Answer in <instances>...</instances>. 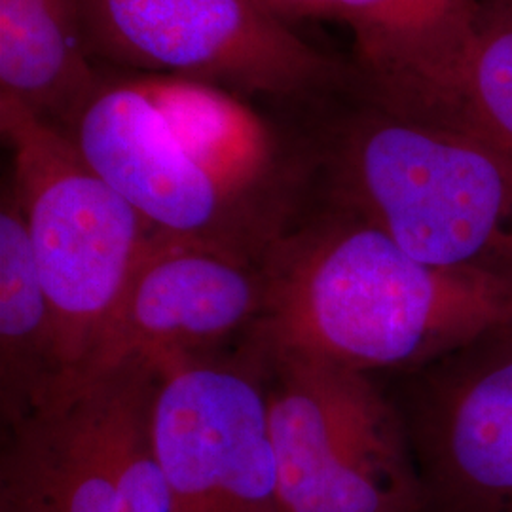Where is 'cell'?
<instances>
[{
	"label": "cell",
	"mask_w": 512,
	"mask_h": 512,
	"mask_svg": "<svg viewBox=\"0 0 512 512\" xmlns=\"http://www.w3.org/2000/svg\"><path fill=\"white\" fill-rule=\"evenodd\" d=\"M262 355L368 376L412 374L512 323V291L406 253L348 207L308 192L262 256Z\"/></svg>",
	"instance_id": "1"
},
{
	"label": "cell",
	"mask_w": 512,
	"mask_h": 512,
	"mask_svg": "<svg viewBox=\"0 0 512 512\" xmlns=\"http://www.w3.org/2000/svg\"><path fill=\"white\" fill-rule=\"evenodd\" d=\"M310 192L406 253L512 291V154L439 112L395 109L355 82L294 112Z\"/></svg>",
	"instance_id": "2"
},
{
	"label": "cell",
	"mask_w": 512,
	"mask_h": 512,
	"mask_svg": "<svg viewBox=\"0 0 512 512\" xmlns=\"http://www.w3.org/2000/svg\"><path fill=\"white\" fill-rule=\"evenodd\" d=\"M0 129L71 380L92 361L154 228L84 162L63 129L6 95Z\"/></svg>",
	"instance_id": "3"
},
{
	"label": "cell",
	"mask_w": 512,
	"mask_h": 512,
	"mask_svg": "<svg viewBox=\"0 0 512 512\" xmlns=\"http://www.w3.org/2000/svg\"><path fill=\"white\" fill-rule=\"evenodd\" d=\"M160 365L76 376L2 429L0 512H173L152 444Z\"/></svg>",
	"instance_id": "4"
},
{
	"label": "cell",
	"mask_w": 512,
	"mask_h": 512,
	"mask_svg": "<svg viewBox=\"0 0 512 512\" xmlns=\"http://www.w3.org/2000/svg\"><path fill=\"white\" fill-rule=\"evenodd\" d=\"M93 61L266 99L287 112L355 82L266 0H82Z\"/></svg>",
	"instance_id": "5"
},
{
	"label": "cell",
	"mask_w": 512,
	"mask_h": 512,
	"mask_svg": "<svg viewBox=\"0 0 512 512\" xmlns=\"http://www.w3.org/2000/svg\"><path fill=\"white\" fill-rule=\"evenodd\" d=\"M264 357L283 512H427L403 414L374 376Z\"/></svg>",
	"instance_id": "6"
},
{
	"label": "cell",
	"mask_w": 512,
	"mask_h": 512,
	"mask_svg": "<svg viewBox=\"0 0 512 512\" xmlns=\"http://www.w3.org/2000/svg\"><path fill=\"white\" fill-rule=\"evenodd\" d=\"M63 131L154 230L258 260L281 230L279 220L203 162L145 78H103Z\"/></svg>",
	"instance_id": "7"
},
{
	"label": "cell",
	"mask_w": 512,
	"mask_h": 512,
	"mask_svg": "<svg viewBox=\"0 0 512 512\" xmlns=\"http://www.w3.org/2000/svg\"><path fill=\"white\" fill-rule=\"evenodd\" d=\"M158 365L152 444L173 512H283L268 382L209 355Z\"/></svg>",
	"instance_id": "8"
},
{
	"label": "cell",
	"mask_w": 512,
	"mask_h": 512,
	"mask_svg": "<svg viewBox=\"0 0 512 512\" xmlns=\"http://www.w3.org/2000/svg\"><path fill=\"white\" fill-rule=\"evenodd\" d=\"M427 512H512V323L404 376Z\"/></svg>",
	"instance_id": "9"
},
{
	"label": "cell",
	"mask_w": 512,
	"mask_h": 512,
	"mask_svg": "<svg viewBox=\"0 0 512 512\" xmlns=\"http://www.w3.org/2000/svg\"><path fill=\"white\" fill-rule=\"evenodd\" d=\"M264 302L262 260L152 230L92 361L78 376L135 357L209 355L228 336L255 329Z\"/></svg>",
	"instance_id": "10"
},
{
	"label": "cell",
	"mask_w": 512,
	"mask_h": 512,
	"mask_svg": "<svg viewBox=\"0 0 512 512\" xmlns=\"http://www.w3.org/2000/svg\"><path fill=\"white\" fill-rule=\"evenodd\" d=\"M480 0H332L353 40L357 86L401 110L437 107L469 52Z\"/></svg>",
	"instance_id": "11"
},
{
	"label": "cell",
	"mask_w": 512,
	"mask_h": 512,
	"mask_svg": "<svg viewBox=\"0 0 512 512\" xmlns=\"http://www.w3.org/2000/svg\"><path fill=\"white\" fill-rule=\"evenodd\" d=\"M103 78L82 0H0V95L65 129Z\"/></svg>",
	"instance_id": "12"
},
{
	"label": "cell",
	"mask_w": 512,
	"mask_h": 512,
	"mask_svg": "<svg viewBox=\"0 0 512 512\" xmlns=\"http://www.w3.org/2000/svg\"><path fill=\"white\" fill-rule=\"evenodd\" d=\"M67 384L54 313L42 285L16 186L0 202V410L14 425Z\"/></svg>",
	"instance_id": "13"
},
{
	"label": "cell",
	"mask_w": 512,
	"mask_h": 512,
	"mask_svg": "<svg viewBox=\"0 0 512 512\" xmlns=\"http://www.w3.org/2000/svg\"><path fill=\"white\" fill-rule=\"evenodd\" d=\"M512 154V10L507 2L482 8L473 44L437 107Z\"/></svg>",
	"instance_id": "14"
},
{
	"label": "cell",
	"mask_w": 512,
	"mask_h": 512,
	"mask_svg": "<svg viewBox=\"0 0 512 512\" xmlns=\"http://www.w3.org/2000/svg\"><path fill=\"white\" fill-rule=\"evenodd\" d=\"M283 18L330 16L332 0H266Z\"/></svg>",
	"instance_id": "15"
},
{
	"label": "cell",
	"mask_w": 512,
	"mask_h": 512,
	"mask_svg": "<svg viewBox=\"0 0 512 512\" xmlns=\"http://www.w3.org/2000/svg\"><path fill=\"white\" fill-rule=\"evenodd\" d=\"M505 2H507V6L512 10V0H505Z\"/></svg>",
	"instance_id": "16"
}]
</instances>
